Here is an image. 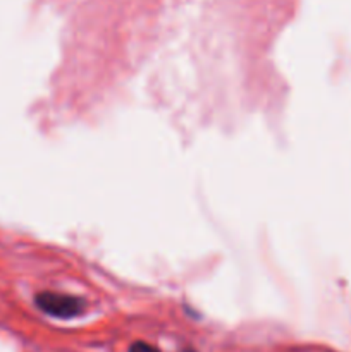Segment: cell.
Listing matches in <instances>:
<instances>
[{
    "label": "cell",
    "instance_id": "cell-1",
    "mask_svg": "<svg viewBox=\"0 0 351 352\" xmlns=\"http://www.w3.org/2000/svg\"><path fill=\"white\" fill-rule=\"evenodd\" d=\"M36 306L47 315L55 318H74L85 311V302L74 296L57 294V292H41L36 296Z\"/></svg>",
    "mask_w": 351,
    "mask_h": 352
},
{
    "label": "cell",
    "instance_id": "cell-2",
    "mask_svg": "<svg viewBox=\"0 0 351 352\" xmlns=\"http://www.w3.org/2000/svg\"><path fill=\"white\" fill-rule=\"evenodd\" d=\"M129 352H158V349H155L153 346L145 342H134L133 346L129 347Z\"/></svg>",
    "mask_w": 351,
    "mask_h": 352
}]
</instances>
